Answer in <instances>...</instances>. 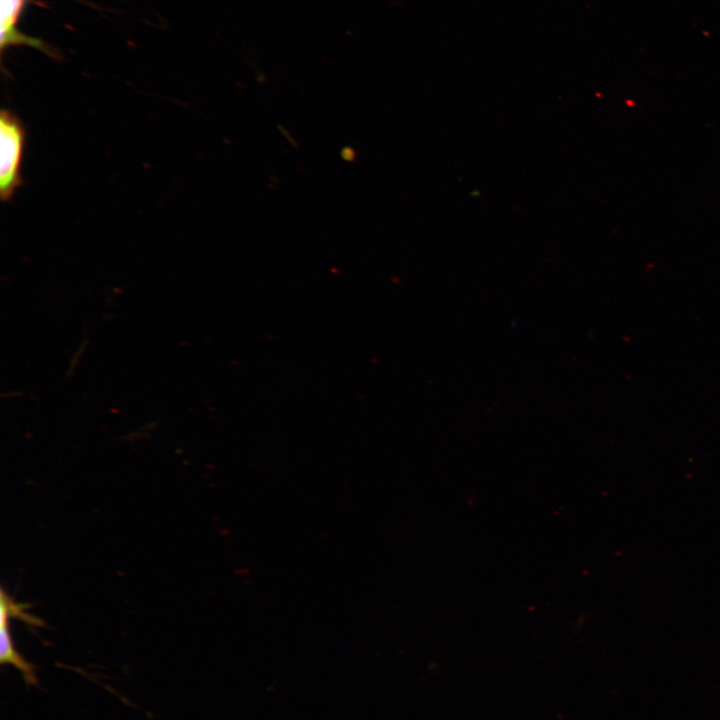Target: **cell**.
Here are the masks:
<instances>
[{
	"label": "cell",
	"mask_w": 720,
	"mask_h": 720,
	"mask_svg": "<svg viewBox=\"0 0 720 720\" xmlns=\"http://www.w3.org/2000/svg\"><path fill=\"white\" fill-rule=\"evenodd\" d=\"M24 605L16 603L5 591L1 590L0 617L18 618L32 626H42L43 622L24 612Z\"/></svg>",
	"instance_id": "277c9868"
},
{
	"label": "cell",
	"mask_w": 720,
	"mask_h": 720,
	"mask_svg": "<svg viewBox=\"0 0 720 720\" xmlns=\"http://www.w3.org/2000/svg\"><path fill=\"white\" fill-rule=\"evenodd\" d=\"M0 663L17 668L27 685L38 683L35 667L28 662L15 648L9 629V619L0 617Z\"/></svg>",
	"instance_id": "3957f363"
},
{
	"label": "cell",
	"mask_w": 720,
	"mask_h": 720,
	"mask_svg": "<svg viewBox=\"0 0 720 720\" xmlns=\"http://www.w3.org/2000/svg\"><path fill=\"white\" fill-rule=\"evenodd\" d=\"M25 139L21 121L3 109L0 116V195L3 201H9L23 183L20 170Z\"/></svg>",
	"instance_id": "6da1fadb"
},
{
	"label": "cell",
	"mask_w": 720,
	"mask_h": 720,
	"mask_svg": "<svg viewBox=\"0 0 720 720\" xmlns=\"http://www.w3.org/2000/svg\"><path fill=\"white\" fill-rule=\"evenodd\" d=\"M28 0H1V52L14 45H26L40 50L52 58L60 55L41 39L27 36L17 29L18 20Z\"/></svg>",
	"instance_id": "7a4b0ae2"
}]
</instances>
